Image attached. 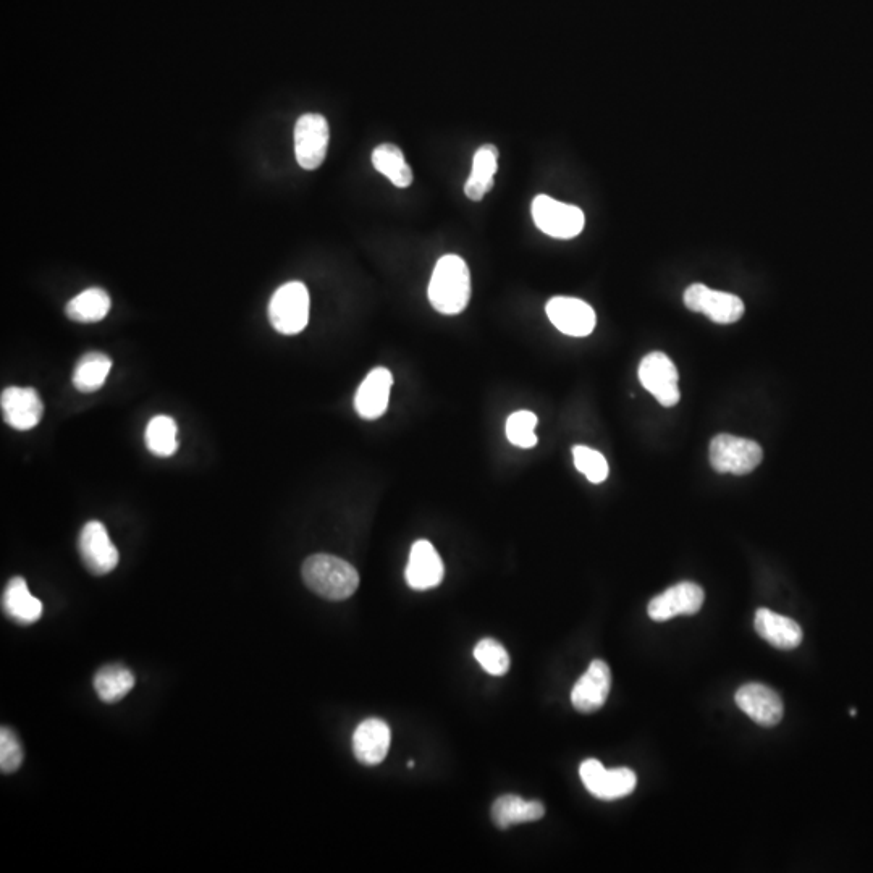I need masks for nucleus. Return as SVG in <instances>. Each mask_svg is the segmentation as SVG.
Wrapping results in <instances>:
<instances>
[{
  "label": "nucleus",
  "instance_id": "22",
  "mask_svg": "<svg viewBox=\"0 0 873 873\" xmlns=\"http://www.w3.org/2000/svg\"><path fill=\"white\" fill-rule=\"evenodd\" d=\"M544 814V806L539 801H524L515 794H505L492 806V820L503 830L519 823L537 822Z\"/></svg>",
  "mask_w": 873,
  "mask_h": 873
},
{
  "label": "nucleus",
  "instance_id": "18",
  "mask_svg": "<svg viewBox=\"0 0 873 873\" xmlns=\"http://www.w3.org/2000/svg\"><path fill=\"white\" fill-rule=\"evenodd\" d=\"M392 733L387 723L379 718H367L353 734V752L364 765H379L387 757Z\"/></svg>",
  "mask_w": 873,
  "mask_h": 873
},
{
  "label": "nucleus",
  "instance_id": "5",
  "mask_svg": "<svg viewBox=\"0 0 873 873\" xmlns=\"http://www.w3.org/2000/svg\"><path fill=\"white\" fill-rule=\"evenodd\" d=\"M532 219L540 232L558 240H570L582 232L586 219L579 207L560 203L557 199L539 194L532 201Z\"/></svg>",
  "mask_w": 873,
  "mask_h": 873
},
{
  "label": "nucleus",
  "instance_id": "26",
  "mask_svg": "<svg viewBox=\"0 0 873 873\" xmlns=\"http://www.w3.org/2000/svg\"><path fill=\"white\" fill-rule=\"evenodd\" d=\"M135 686V676L127 668L112 665L102 668L94 676V689L102 702L114 704L122 701Z\"/></svg>",
  "mask_w": 873,
  "mask_h": 873
},
{
  "label": "nucleus",
  "instance_id": "6",
  "mask_svg": "<svg viewBox=\"0 0 873 873\" xmlns=\"http://www.w3.org/2000/svg\"><path fill=\"white\" fill-rule=\"evenodd\" d=\"M582 783L587 791L602 801L625 798L636 788V773L629 768L607 770L599 760L587 759L579 767Z\"/></svg>",
  "mask_w": 873,
  "mask_h": 873
},
{
  "label": "nucleus",
  "instance_id": "2",
  "mask_svg": "<svg viewBox=\"0 0 873 873\" xmlns=\"http://www.w3.org/2000/svg\"><path fill=\"white\" fill-rule=\"evenodd\" d=\"M471 298V274L468 264L456 254L439 259L429 283L432 308L445 316L463 313Z\"/></svg>",
  "mask_w": 873,
  "mask_h": 873
},
{
  "label": "nucleus",
  "instance_id": "15",
  "mask_svg": "<svg viewBox=\"0 0 873 873\" xmlns=\"http://www.w3.org/2000/svg\"><path fill=\"white\" fill-rule=\"evenodd\" d=\"M445 576V566L429 540H418L411 547L405 578L414 591H429L439 586Z\"/></svg>",
  "mask_w": 873,
  "mask_h": 873
},
{
  "label": "nucleus",
  "instance_id": "28",
  "mask_svg": "<svg viewBox=\"0 0 873 873\" xmlns=\"http://www.w3.org/2000/svg\"><path fill=\"white\" fill-rule=\"evenodd\" d=\"M474 657L489 675L503 676L510 670V655L495 639L485 637L474 647Z\"/></svg>",
  "mask_w": 873,
  "mask_h": 873
},
{
  "label": "nucleus",
  "instance_id": "25",
  "mask_svg": "<svg viewBox=\"0 0 873 873\" xmlns=\"http://www.w3.org/2000/svg\"><path fill=\"white\" fill-rule=\"evenodd\" d=\"M112 369V359L104 353L93 351L76 364L73 372V385L83 393H93L104 385Z\"/></svg>",
  "mask_w": 873,
  "mask_h": 873
},
{
  "label": "nucleus",
  "instance_id": "10",
  "mask_svg": "<svg viewBox=\"0 0 873 873\" xmlns=\"http://www.w3.org/2000/svg\"><path fill=\"white\" fill-rule=\"evenodd\" d=\"M80 557L94 576H104L119 565V550L112 544L107 529L99 521H89L83 526L78 539Z\"/></svg>",
  "mask_w": 873,
  "mask_h": 873
},
{
  "label": "nucleus",
  "instance_id": "23",
  "mask_svg": "<svg viewBox=\"0 0 873 873\" xmlns=\"http://www.w3.org/2000/svg\"><path fill=\"white\" fill-rule=\"evenodd\" d=\"M110 306L112 301L107 291L102 288H89L81 291L80 295H76L72 301H68L65 313L72 321L93 324L102 321L109 314Z\"/></svg>",
  "mask_w": 873,
  "mask_h": 873
},
{
  "label": "nucleus",
  "instance_id": "7",
  "mask_svg": "<svg viewBox=\"0 0 873 873\" xmlns=\"http://www.w3.org/2000/svg\"><path fill=\"white\" fill-rule=\"evenodd\" d=\"M329 123L321 114L301 115L295 127V154L298 164L306 170L321 167L329 149Z\"/></svg>",
  "mask_w": 873,
  "mask_h": 873
},
{
  "label": "nucleus",
  "instance_id": "3",
  "mask_svg": "<svg viewBox=\"0 0 873 873\" xmlns=\"http://www.w3.org/2000/svg\"><path fill=\"white\" fill-rule=\"evenodd\" d=\"M269 321L279 334L296 335L309 322V291L301 282H288L275 291L269 304Z\"/></svg>",
  "mask_w": 873,
  "mask_h": 873
},
{
  "label": "nucleus",
  "instance_id": "11",
  "mask_svg": "<svg viewBox=\"0 0 873 873\" xmlns=\"http://www.w3.org/2000/svg\"><path fill=\"white\" fill-rule=\"evenodd\" d=\"M547 316L561 334L587 337L594 332L597 317L586 301L570 296H555L547 303Z\"/></svg>",
  "mask_w": 873,
  "mask_h": 873
},
{
  "label": "nucleus",
  "instance_id": "16",
  "mask_svg": "<svg viewBox=\"0 0 873 873\" xmlns=\"http://www.w3.org/2000/svg\"><path fill=\"white\" fill-rule=\"evenodd\" d=\"M736 704L739 709L751 717L757 725L775 726L783 718V701L773 689L764 684H744L736 692Z\"/></svg>",
  "mask_w": 873,
  "mask_h": 873
},
{
  "label": "nucleus",
  "instance_id": "9",
  "mask_svg": "<svg viewBox=\"0 0 873 873\" xmlns=\"http://www.w3.org/2000/svg\"><path fill=\"white\" fill-rule=\"evenodd\" d=\"M678 369L675 363L663 353H650L642 359L639 366V380L647 392L657 398L665 408L675 406L679 401Z\"/></svg>",
  "mask_w": 873,
  "mask_h": 873
},
{
  "label": "nucleus",
  "instance_id": "24",
  "mask_svg": "<svg viewBox=\"0 0 873 873\" xmlns=\"http://www.w3.org/2000/svg\"><path fill=\"white\" fill-rule=\"evenodd\" d=\"M372 165L397 188H408L413 183V170L395 144L377 146L372 152Z\"/></svg>",
  "mask_w": 873,
  "mask_h": 873
},
{
  "label": "nucleus",
  "instance_id": "30",
  "mask_svg": "<svg viewBox=\"0 0 873 873\" xmlns=\"http://www.w3.org/2000/svg\"><path fill=\"white\" fill-rule=\"evenodd\" d=\"M537 416L531 411H516L507 421V437L518 448H532L537 445Z\"/></svg>",
  "mask_w": 873,
  "mask_h": 873
},
{
  "label": "nucleus",
  "instance_id": "29",
  "mask_svg": "<svg viewBox=\"0 0 873 873\" xmlns=\"http://www.w3.org/2000/svg\"><path fill=\"white\" fill-rule=\"evenodd\" d=\"M573 458L574 466L579 473L587 477V481H591L592 484H602V482L607 481L610 469H608L607 460L602 453L584 447V445H576L573 447Z\"/></svg>",
  "mask_w": 873,
  "mask_h": 873
},
{
  "label": "nucleus",
  "instance_id": "14",
  "mask_svg": "<svg viewBox=\"0 0 873 873\" xmlns=\"http://www.w3.org/2000/svg\"><path fill=\"white\" fill-rule=\"evenodd\" d=\"M612 686V673L604 660H594L586 673L574 684L571 702L582 713L597 712L607 702Z\"/></svg>",
  "mask_w": 873,
  "mask_h": 873
},
{
  "label": "nucleus",
  "instance_id": "27",
  "mask_svg": "<svg viewBox=\"0 0 873 873\" xmlns=\"http://www.w3.org/2000/svg\"><path fill=\"white\" fill-rule=\"evenodd\" d=\"M178 427L177 422L173 421L170 416H156L149 421L146 427V447L152 455L167 458L177 452L178 448Z\"/></svg>",
  "mask_w": 873,
  "mask_h": 873
},
{
  "label": "nucleus",
  "instance_id": "31",
  "mask_svg": "<svg viewBox=\"0 0 873 873\" xmlns=\"http://www.w3.org/2000/svg\"><path fill=\"white\" fill-rule=\"evenodd\" d=\"M23 749L17 734L4 726L0 730V770L2 773L17 772L22 767Z\"/></svg>",
  "mask_w": 873,
  "mask_h": 873
},
{
  "label": "nucleus",
  "instance_id": "20",
  "mask_svg": "<svg viewBox=\"0 0 873 873\" xmlns=\"http://www.w3.org/2000/svg\"><path fill=\"white\" fill-rule=\"evenodd\" d=\"M5 615L18 625H33L43 616V604L28 591L23 578L10 579L2 595Z\"/></svg>",
  "mask_w": 873,
  "mask_h": 873
},
{
  "label": "nucleus",
  "instance_id": "19",
  "mask_svg": "<svg viewBox=\"0 0 873 873\" xmlns=\"http://www.w3.org/2000/svg\"><path fill=\"white\" fill-rule=\"evenodd\" d=\"M755 631L778 649H796L802 642V629L788 616L759 608L755 613Z\"/></svg>",
  "mask_w": 873,
  "mask_h": 873
},
{
  "label": "nucleus",
  "instance_id": "4",
  "mask_svg": "<svg viewBox=\"0 0 873 873\" xmlns=\"http://www.w3.org/2000/svg\"><path fill=\"white\" fill-rule=\"evenodd\" d=\"M710 464L717 473L744 476L754 471L764 458L759 443L754 440L720 434L710 443Z\"/></svg>",
  "mask_w": 873,
  "mask_h": 873
},
{
  "label": "nucleus",
  "instance_id": "1",
  "mask_svg": "<svg viewBox=\"0 0 873 873\" xmlns=\"http://www.w3.org/2000/svg\"><path fill=\"white\" fill-rule=\"evenodd\" d=\"M301 574L304 584L322 599L340 602L358 591L359 574L355 566L334 555H311L304 561Z\"/></svg>",
  "mask_w": 873,
  "mask_h": 873
},
{
  "label": "nucleus",
  "instance_id": "17",
  "mask_svg": "<svg viewBox=\"0 0 873 873\" xmlns=\"http://www.w3.org/2000/svg\"><path fill=\"white\" fill-rule=\"evenodd\" d=\"M392 385V372L385 367L372 369L356 392L355 408L359 416L367 421L379 419L387 411Z\"/></svg>",
  "mask_w": 873,
  "mask_h": 873
},
{
  "label": "nucleus",
  "instance_id": "12",
  "mask_svg": "<svg viewBox=\"0 0 873 873\" xmlns=\"http://www.w3.org/2000/svg\"><path fill=\"white\" fill-rule=\"evenodd\" d=\"M704 591L694 582H679L657 595L649 604V616L654 621H667L678 615H696L704 605Z\"/></svg>",
  "mask_w": 873,
  "mask_h": 873
},
{
  "label": "nucleus",
  "instance_id": "13",
  "mask_svg": "<svg viewBox=\"0 0 873 873\" xmlns=\"http://www.w3.org/2000/svg\"><path fill=\"white\" fill-rule=\"evenodd\" d=\"M0 405L5 422L17 431H30L43 418V401L34 388H5Z\"/></svg>",
  "mask_w": 873,
  "mask_h": 873
},
{
  "label": "nucleus",
  "instance_id": "8",
  "mask_svg": "<svg viewBox=\"0 0 873 873\" xmlns=\"http://www.w3.org/2000/svg\"><path fill=\"white\" fill-rule=\"evenodd\" d=\"M684 304L694 313H702L717 324H734L744 314V303L739 296L712 290L702 283H694L684 291Z\"/></svg>",
  "mask_w": 873,
  "mask_h": 873
},
{
  "label": "nucleus",
  "instance_id": "21",
  "mask_svg": "<svg viewBox=\"0 0 873 873\" xmlns=\"http://www.w3.org/2000/svg\"><path fill=\"white\" fill-rule=\"evenodd\" d=\"M498 169V149L494 144H485L477 149L473 157V170L464 193L471 201H481L485 194L494 188L495 173Z\"/></svg>",
  "mask_w": 873,
  "mask_h": 873
}]
</instances>
